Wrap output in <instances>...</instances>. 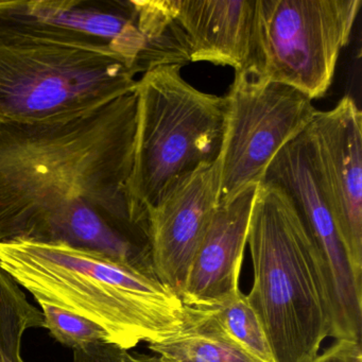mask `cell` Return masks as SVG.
Listing matches in <instances>:
<instances>
[{
    "label": "cell",
    "instance_id": "obj_1",
    "mask_svg": "<svg viewBox=\"0 0 362 362\" xmlns=\"http://www.w3.org/2000/svg\"><path fill=\"white\" fill-rule=\"evenodd\" d=\"M136 94L71 122H0V243H63L152 271L128 184Z\"/></svg>",
    "mask_w": 362,
    "mask_h": 362
},
{
    "label": "cell",
    "instance_id": "obj_2",
    "mask_svg": "<svg viewBox=\"0 0 362 362\" xmlns=\"http://www.w3.org/2000/svg\"><path fill=\"white\" fill-rule=\"evenodd\" d=\"M0 267L40 303L103 328L107 343L130 351L164 342L188 327V306L152 271L63 243H0Z\"/></svg>",
    "mask_w": 362,
    "mask_h": 362
},
{
    "label": "cell",
    "instance_id": "obj_3",
    "mask_svg": "<svg viewBox=\"0 0 362 362\" xmlns=\"http://www.w3.org/2000/svg\"><path fill=\"white\" fill-rule=\"evenodd\" d=\"M247 245L254 281L247 298L275 362L313 361L332 325L325 277L298 211L273 184L258 185Z\"/></svg>",
    "mask_w": 362,
    "mask_h": 362
},
{
    "label": "cell",
    "instance_id": "obj_4",
    "mask_svg": "<svg viewBox=\"0 0 362 362\" xmlns=\"http://www.w3.org/2000/svg\"><path fill=\"white\" fill-rule=\"evenodd\" d=\"M182 66L152 69L137 80L136 127L129 200L139 223L148 211L201 167L219 158L226 120V97L188 83Z\"/></svg>",
    "mask_w": 362,
    "mask_h": 362
},
{
    "label": "cell",
    "instance_id": "obj_5",
    "mask_svg": "<svg viewBox=\"0 0 362 362\" xmlns=\"http://www.w3.org/2000/svg\"><path fill=\"white\" fill-rule=\"evenodd\" d=\"M0 44L103 52L136 75L187 61L167 0H0Z\"/></svg>",
    "mask_w": 362,
    "mask_h": 362
},
{
    "label": "cell",
    "instance_id": "obj_6",
    "mask_svg": "<svg viewBox=\"0 0 362 362\" xmlns=\"http://www.w3.org/2000/svg\"><path fill=\"white\" fill-rule=\"evenodd\" d=\"M136 74L103 52L0 44V122H71L134 92Z\"/></svg>",
    "mask_w": 362,
    "mask_h": 362
},
{
    "label": "cell",
    "instance_id": "obj_7",
    "mask_svg": "<svg viewBox=\"0 0 362 362\" xmlns=\"http://www.w3.org/2000/svg\"><path fill=\"white\" fill-rule=\"evenodd\" d=\"M361 0H256L247 73L294 88L310 100L329 90Z\"/></svg>",
    "mask_w": 362,
    "mask_h": 362
},
{
    "label": "cell",
    "instance_id": "obj_8",
    "mask_svg": "<svg viewBox=\"0 0 362 362\" xmlns=\"http://www.w3.org/2000/svg\"><path fill=\"white\" fill-rule=\"evenodd\" d=\"M220 152V201L258 185L275 156L304 132L317 110L294 88L235 73Z\"/></svg>",
    "mask_w": 362,
    "mask_h": 362
},
{
    "label": "cell",
    "instance_id": "obj_9",
    "mask_svg": "<svg viewBox=\"0 0 362 362\" xmlns=\"http://www.w3.org/2000/svg\"><path fill=\"white\" fill-rule=\"evenodd\" d=\"M262 182L287 194L315 245L329 300V337L361 342L362 279L354 271L317 183L304 132L277 153Z\"/></svg>",
    "mask_w": 362,
    "mask_h": 362
},
{
    "label": "cell",
    "instance_id": "obj_10",
    "mask_svg": "<svg viewBox=\"0 0 362 362\" xmlns=\"http://www.w3.org/2000/svg\"><path fill=\"white\" fill-rule=\"evenodd\" d=\"M317 183L358 279H362V114L351 97L315 111L304 131Z\"/></svg>",
    "mask_w": 362,
    "mask_h": 362
},
{
    "label": "cell",
    "instance_id": "obj_11",
    "mask_svg": "<svg viewBox=\"0 0 362 362\" xmlns=\"http://www.w3.org/2000/svg\"><path fill=\"white\" fill-rule=\"evenodd\" d=\"M219 194L218 158L184 180L148 211L152 270L177 296L183 293L197 250L219 204Z\"/></svg>",
    "mask_w": 362,
    "mask_h": 362
},
{
    "label": "cell",
    "instance_id": "obj_12",
    "mask_svg": "<svg viewBox=\"0 0 362 362\" xmlns=\"http://www.w3.org/2000/svg\"><path fill=\"white\" fill-rule=\"evenodd\" d=\"M258 185L249 186L218 204L197 250L182 293V300L188 306L211 308L239 290Z\"/></svg>",
    "mask_w": 362,
    "mask_h": 362
},
{
    "label": "cell",
    "instance_id": "obj_13",
    "mask_svg": "<svg viewBox=\"0 0 362 362\" xmlns=\"http://www.w3.org/2000/svg\"><path fill=\"white\" fill-rule=\"evenodd\" d=\"M187 42L190 63L249 66L253 49L256 0H173Z\"/></svg>",
    "mask_w": 362,
    "mask_h": 362
},
{
    "label": "cell",
    "instance_id": "obj_14",
    "mask_svg": "<svg viewBox=\"0 0 362 362\" xmlns=\"http://www.w3.org/2000/svg\"><path fill=\"white\" fill-rule=\"evenodd\" d=\"M149 349L167 362H259L237 344L211 310L198 308L186 329Z\"/></svg>",
    "mask_w": 362,
    "mask_h": 362
},
{
    "label": "cell",
    "instance_id": "obj_15",
    "mask_svg": "<svg viewBox=\"0 0 362 362\" xmlns=\"http://www.w3.org/2000/svg\"><path fill=\"white\" fill-rule=\"evenodd\" d=\"M43 327V313L31 304L24 290L0 267V362H24L25 332Z\"/></svg>",
    "mask_w": 362,
    "mask_h": 362
},
{
    "label": "cell",
    "instance_id": "obj_16",
    "mask_svg": "<svg viewBox=\"0 0 362 362\" xmlns=\"http://www.w3.org/2000/svg\"><path fill=\"white\" fill-rule=\"evenodd\" d=\"M207 309L226 334L252 357L259 362H275L264 327L240 289Z\"/></svg>",
    "mask_w": 362,
    "mask_h": 362
},
{
    "label": "cell",
    "instance_id": "obj_17",
    "mask_svg": "<svg viewBox=\"0 0 362 362\" xmlns=\"http://www.w3.org/2000/svg\"><path fill=\"white\" fill-rule=\"evenodd\" d=\"M43 327L61 344L75 349L95 343H107V336L94 322L54 305L40 303Z\"/></svg>",
    "mask_w": 362,
    "mask_h": 362
},
{
    "label": "cell",
    "instance_id": "obj_18",
    "mask_svg": "<svg viewBox=\"0 0 362 362\" xmlns=\"http://www.w3.org/2000/svg\"><path fill=\"white\" fill-rule=\"evenodd\" d=\"M74 362H160V357L132 354L116 345L100 342L74 351Z\"/></svg>",
    "mask_w": 362,
    "mask_h": 362
},
{
    "label": "cell",
    "instance_id": "obj_19",
    "mask_svg": "<svg viewBox=\"0 0 362 362\" xmlns=\"http://www.w3.org/2000/svg\"><path fill=\"white\" fill-rule=\"evenodd\" d=\"M311 362H362L361 342L337 340Z\"/></svg>",
    "mask_w": 362,
    "mask_h": 362
},
{
    "label": "cell",
    "instance_id": "obj_20",
    "mask_svg": "<svg viewBox=\"0 0 362 362\" xmlns=\"http://www.w3.org/2000/svg\"><path fill=\"white\" fill-rule=\"evenodd\" d=\"M160 362H167V361H163V360H162V359H160Z\"/></svg>",
    "mask_w": 362,
    "mask_h": 362
}]
</instances>
